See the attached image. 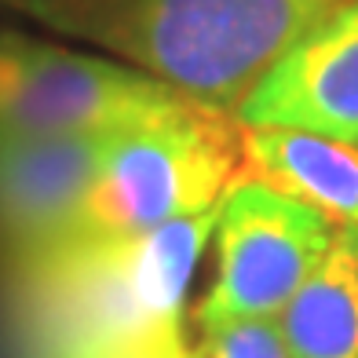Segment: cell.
<instances>
[{
  "mask_svg": "<svg viewBox=\"0 0 358 358\" xmlns=\"http://www.w3.org/2000/svg\"><path fill=\"white\" fill-rule=\"evenodd\" d=\"M234 121L358 143V0L307 29L259 77Z\"/></svg>",
  "mask_w": 358,
  "mask_h": 358,
  "instance_id": "7",
  "label": "cell"
},
{
  "mask_svg": "<svg viewBox=\"0 0 358 358\" xmlns=\"http://www.w3.org/2000/svg\"><path fill=\"white\" fill-rule=\"evenodd\" d=\"M340 4L344 0H22L44 26L99 44L231 117L259 77Z\"/></svg>",
  "mask_w": 358,
  "mask_h": 358,
  "instance_id": "1",
  "label": "cell"
},
{
  "mask_svg": "<svg viewBox=\"0 0 358 358\" xmlns=\"http://www.w3.org/2000/svg\"><path fill=\"white\" fill-rule=\"evenodd\" d=\"M190 358H292L278 318H234L198 329Z\"/></svg>",
  "mask_w": 358,
  "mask_h": 358,
  "instance_id": "10",
  "label": "cell"
},
{
  "mask_svg": "<svg viewBox=\"0 0 358 358\" xmlns=\"http://www.w3.org/2000/svg\"><path fill=\"white\" fill-rule=\"evenodd\" d=\"M336 227L289 194L241 172L216 220V278L194 307V325L278 318L333 245Z\"/></svg>",
  "mask_w": 358,
  "mask_h": 358,
  "instance_id": "5",
  "label": "cell"
},
{
  "mask_svg": "<svg viewBox=\"0 0 358 358\" xmlns=\"http://www.w3.org/2000/svg\"><path fill=\"white\" fill-rule=\"evenodd\" d=\"M117 132H0V264L19 274L77 231L110 139Z\"/></svg>",
  "mask_w": 358,
  "mask_h": 358,
  "instance_id": "6",
  "label": "cell"
},
{
  "mask_svg": "<svg viewBox=\"0 0 358 358\" xmlns=\"http://www.w3.org/2000/svg\"><path fill=\"white\" fill-rule=\"evenodd\" d=\"M70 358H190V348L183 340V325H176V329H157V333H143V336H128V340H110V344L77 351Z\"/></svg>",
  "mask_w": 358,
  "mask_h": 358,
  "instance_id": "11",
  "label": "cell"
},
{
  "mask_svg": "<svg viewBox=\"0 0 358 358\" xmlns=\"http://www.w3.org/2000/svg\"><path fill=\"white\" fill-rule=\"evenodd\" d=\"M241 172L311 205L333 227H358V143L241 124Z\"/></svg>",
  "mask_w": 358,
  "mask_h": 358,
  "instance_id": "8",
  "label": "cell"
},
{
  "mask_svg": "<svg viewBox=\"0 0 358 358\" xmlns=\"http://www.w3.org/2000/svg\"><path fill=\"white\" fill-rule=\"evenodd\" d=\"M216 220L220 205L121 241L70 238L11 274L29 355L70 358L110 340L183 325L187 289Z\"/></svg>",
  "mask_w": 358,
  "mask_h": 358,
  "instance_id": "2",
  "label": "cell"
},
{
  "mask_svg": "<svg viewBox=\"0 0 358 358\" xmlns=\"http://www.w3.org/2000/svg\"><path fill=\"white\" fill-rule=\"evenodd\" d=\"M238 176L241 124L231 113L190 103L110 139L70 238L121 241L205 213L223 201Z\"/></svg>",
  "mask_w": 358,
  "mask_h": 358,
  "instance_id": "3",
  "label": "cell"
},
{
  "mask_svg": "<svg viewBox=\"0 0 358 358\" xmlns=\"http://www.w3.org/2000/svg\"><path fill=\"white\" fill-rule=\"evenodd\" d=\"M292 358H358V227H336L329 252L282 315Z\"/></svg>",
  "mask_w": 358,
  "mask_h": 358,
  "instance_id": "9",
  "label": "cell"
},
{
  "mask_svg": "<svg viewBox=\"0 0 358 358\" xmlns=\"http://www.w3.org/2000/svg\"><path fill=\"white\" fill-rule=\"evenodd\" d=\"M190 103L143 70L0 29V132H128Z\"/></svg>",
  "mask_w": 358,
  "mask_h": 358,
  "instance_id": "4",
  "label": "cell"
}]
</instances>
